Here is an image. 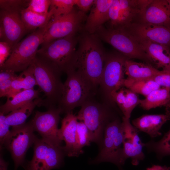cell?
<instances>
[{"label": "cell", "instance_id": "cell-10", "mask_svg": "<svg viewBox=\"0 0 170 170\" xmlns=\"http://www.w3.org/2000/svg\"><path fill=\"white\" fill-rule=\"evenodd\" d=\"M150 0H113L109 11L108 26L122 28L138 22Z\"/></svg>", "mask_w": 170, "mask_h": 170}, {"label": "cell", "instance_id": "cell-23", "mask_svg": "<svg viewBox=\"0 0 170 170\" xmlns=\"http://www.w3.org/2000/svg\"><path fill=\"white\" fill-rule=\"evenodd\" d=\"M124 68L127 78L133 80L152 79L160 71L150 64L128 59L125 61Z\"/></svg>", "mask_w": 170, "mask_h": 170}, {"label": "cell", "instance_id": "cell-24", "mask_svg": "<svg viewBox=\"0 0 170 170\" xmlns=\"http://www.w3.org/2000/svg\"><path fill=\"white\" fill-rule=\"evenodd\" d=\"M139 105L146 110L164 106L166 112H170V88H160L153 91L144 99H140Z\"/></svg>", "mask_w": 170, "mask_h": 170}, {"label": "cell", "instance_id": "cell-21", "mask_svg": "<svg viewBox=\"0 0 170 170\" xmlns=\"http://www.w3.org/2000/svg\"><path fill=\"white\" fill-rule=\"evenodd\" d=\"M78 119L72 111L66 114L61 120V128L59 129V139L65 141V145L63 146L65 154L69 157L74 156Z\"/></svg>", "mask_w": 170, "mask_h": 170}, {"label": "cell", "instance_id": "cell-30", "mask_svg": "<svg viewBox=\"0 0 170 170\" xmlns=\"http://www.w3.org/2000/svg\"><path fill=\"white\" fill-rule=\"evenodd\" d=\"M144 147L150 152H153L158 159L170 156V129L158 141L150 140L145 143Z\"/></svg>", "mask_w": 170, "mask_h": 170}, {"label": "cell", "instance_id": "cell-13", "mask_svg": "<svg viewBox=\"0 0 170 170\" xmlns=\"http://www.w3.org/2000/svg\"><path fill=\"white\" fill-rule=\"evenodd\" d=\"M33 145V156L26 170H51L61 165L65 154L63 146L51 144L37 137Z\"/></svg>", "mask_w": 170, "mask_h": 170}, {"label": "cell", "instance_id": "cell-3", "mask_svg": "<svg viewBox=\"0 0 170 170\" xmlns=\"http://www.w3.org/2000/svg\"><path fill=\"white\" fill-rule=\"evenodd\" d=\"M92 97L81 106L76 116L78 120L83 122L90 133L92 141L100 145L103 138L104 130L110 122L118 117L113 111V106Z\"/></svg>", "mask_w": 170, "mask_h": 170}, {"label": "cell", "instance_id": "cell-22", "mask_svg": "<svg viewBox=\"0 0 170 170\" xmlns=\"http://www.w3.org/2000/svg\"><path fill=\"white\" fill-rule=\"evenodd\" d=\"M138 42L156 68H161L162 70L170 71L169 47L149 41H141Z\"/></svg>", "mask_w": 170, "mask_h": 170}, {"label": "cell", "instance_id": "cell-36", "mask_svg": "<svg viewBox=\"0 0 170 170\" xmlns=\"http://www.w3.org/2000/svg\"><path fill=\"white\" fill-rule=\"evenodd\" d=\"M51 0H29L26 8L34 13L44 14L48 12Z\"/></svg>", "mask_w": 170, "mask_h": 170}, {"label": "cell", "instance_id": "cell-32", "mask_svg": "<svg viewBox=\"0 0 170 170\" xmlns=\"http://www.w3.org/2000/svg\"><path fill=\"white\" fill-rule=\"evenodd\" d=\"M140 99L137 94L126 88L125 101L120 109L125 118L130 119L132 112L134 108L139 104Z\"/></svg>", "mask_w": 170, "mask_h": 170}, {"label": "cell", "instance_id": "cell-29", "mask_svg": "<svg viewBox=\"0 0 170 170\" xmlns=\"http://www.w3.org/2000/svg\"><path fill=\"white\" fill-rule=\"evenodd\" d=\"M125 87L137 94L145 97L161 87L152 79L133 80L125 78L123 87Z\"/></svg>", "mask_w": 170, "mask_h": 170}, {"label": "cell", "instance_id": "cell-42", "mask_svg": "<svg viewBox=\"0 0 170 170\" xmlns=\"http://www.w3.org/2000/svg\"><path fill=\"white\" fill-rule=\"evenodd\" d=\"M8 163L3 159L2 155H0V170H8Z\"/></svg>", "mask_w": 170, "mask_h": 170}, {"label": "cell", "instance_id": "cell-34", "mask_svg": "<svg viewBox=\"0 0 170 170\" xmlns=\"http://www.w3.org/2000/svg\"><path fill=\"white\" fill-rule=\"evenodd\" d=\"M15 72L8 70H0V96L6 97L11 87L12 82L17 76Z\"/></svg>", "mask_w": 170, "mask_h": 170}, {"label": "cell", "instance_id": "cell-20", "mask_svg": "<svg viewBox=\"0 0 170 170\" xmlns=\"http://www.w3.org/2000/svg\"><path fill=\"white\" fill-rule=\"evenodd\" d=\"M170 120V112L165 114H144L132 121V124L138 131L145 133L151 138L161 135L160 131L167 121Z\"/></svg>", "mask_w": 170, "mask_h": 170}, {"label": "cell", "instance_id": "cell-35", "mask_svg": "<svg viewBox=\"0 0 170 170\" xmlns=\"http://www.w3.org/2000/svg\"><path fill=\"white\" fill-rule=\"evenodd\" d=\"M29 0H0V10L9 12L21 13L27 7Z\"/></svg>", "mask_w": 170, "mask_h": 170}, {"label": "cell", "instance_id": "cell-25", "mask_svg": "<svg viewBox=\"0 0 170 170\" xmlns=\"http://www.w3.org/2000/svg\"><path fill=\"white\" fill-rule=\"evenodd\" d=\"M39 90L33 88L21 91L11 99H7L6 102L0 107V112L4 115L22 107L39 98Z\"/></svg>", "mask_w": 170, "mask_h": 170}, {"label": "cell", "instance_id": "cell-5", "mask_svg": "<svg viewBox=\"0 0 170 170\" xmlns=\"http://www.w3.org/2000/svg\"><path fill=\"white\" fill-rule=\"evenodd\" d=\"M49 25L50 22L45 27L36 30L17 43L0 70L15 72L27 69L36 57L39 45L42 43L44 35Z\"/></svg>", "mask_w": 170, "mask_h": 170}, {"label": "cell", "instance_id": "cell-38", "mask_svg": "<svg viewBox=\"0 0 170 170\" xmlns=\"http://www.w3.org/2000/svg\"><path fill=\"white\" fill-rule=\"evenodd\" d=\"M6 116L0 112V142L1 147H2L6 139L10 133V126L6 123Z\"/></svg>", "mask_w": 170, "mask_h": 170}, {"label": "cell", "instance_id": "cell-1", "mask_svg": "<svg viewBox=\"0 0 170 170\" xmlns=\"http://www.w3.org/2000/svg\"><path fill=\"white\" fill-rule=\"evenodd\" d=\"M80 34L70 70L81 74L98 92L107 52L95 34L82 30Z\"/></svg>", "mask_w": 170, "mask_h": 170}, {"label": "cell", "instance_id": "cell-37", "mask_svg": "<svg viewBox=\"0 0 170 170\" xmlns=\"http://www.w3.org/2000/svg\"><path fill=\"white\" fill-rule=\"evenodd\" d=\"M152 79L161 87L170 88V71H160Z\"/></svg>", "mask_w": 170, "mask_h": 170}, {"label": "cell", "instance_id": "cell-6", "mask_svg": "<svg viewBox=\"0 0 170 170\" xmlns=\"http://www.w3.org/2000/svg\"><path fill=\"white\" fill-rule=\"evenodd\" d=\"M67 78L64 83L62 96L58 107L61 113L71 112L75 108L81 106L97 92L90 83L74 69L66 73Z\"/></svg>", "mask_w": 170, "mask_h": 170}, {"label": "cell", "instance_id": "cell-12", "mask_svg": "<svg viewBox=\"0 0 170 170\" xmlns=\"http://www.w3.org/2000/svg\"><path fill=\"white\" fill-rule=\"evenodd\" d=\"M87 17L86 14L74 7L67 14L53 17L44 35L42 43L77 34L82 31Z\"/></svg>", "mask_w": 170, "mask_h": 170}, {"label": "cell", "instance_id": "cell-39", "mask_svg": "<svg viewBox=\"0 0 170 170\" xmlns=\"http://www.w3.org/2000/svg\"><path fill=\"white\" fill-rule=\"evenodd\" d=\"M12 50L11 47L8 43L0 42V67L2 66L9 56Z\"/></svg>", "mask_w": 170, "mask_h": 170}, {"label": "cell", "instance_id": "cell-14", "mask_svg": "<svg viewBox=\"0 0 170 170\" xmlns=\"http://www.w3.org/2000/svg\"><path fill=\"white\" fill-rule=\"evenodd\" d=\"M60 109L53 107L44 112L36 111L30 121L34 131L41 137V139L53 145L61 146L62 142L59 138L58 124L60 119Z\"/></svg>", "mask_w": 170, "mask_h": 170}, {"label": "cell", "instance_id": "cell-27", "mask_svg": "<svg viewBox=\"0 0 170 170\" xmlns=\"http://www.w3.org/2000/svg\"><path fill=\"white\" fill-rule=\"evenodd\" d=\"M54 10L49 8L48 12L41 14L33 12L26 8L20 13L21 17L27 31L43 28L46 26L53 19Z\"/></svg>", "mask_w": 170, "mask_h": 170}, {"label": "cell", "instance_id": "cell-33", "mask_svg": "<svg viewBox=\"0 0 170 170\" xmlns=\"http://www.w3.org/2000/svg\"><path fill=\"white\" fill-rule=\"evenodd\" d=\"M75 5L74 0H51L49 8L54 10L55 17L69 13Z\"/></svg>", "mask_w": 170, "mask_h": 170}, {"label": "cell", "instance_id": "cell-43", "mask_svg": "<svg viewBox=\"0 0 170 170\" xmlns=\"http://www.w3.org/2000/svg\"><path fill=\"white\" fill-rule=\"evenodd\" d=\"M167 6L170 10V0H166Z\"/></svg>", "mask_w": 170, "mask_h": 170}, {"label": "cell", "instance_id": "cell-7", "mask_svg": "<svg viewBox=\"0 0 170 170\" xmlns=\"http://www.w3.org/2000/svg\"><path fill=\"white\" fill-rule=\"evenodd\" d=\"M99 39L111 45L128 59H136L154 66L138 42L122 28L101 27L94 33ZM155 67V66H154Z\"/></svg>", "mask_w": 170, "mask_h": 170}, {"label": "cell", "instance_id": "cell-9", "mask_svg": "<svg viewBox=\"0 0 170 170\" xmlns=\"http://www.w3.org/2000/svg\"><path fill=\"white\" fill-rule=\"evenodd\" d=\"M78 44L76 34L68 36L42 44L37 54L47 59L65 73L71 67Z\"/></svg>", "mask_w": 170, "mask_h": 170}, {"label": "cell", "instance_id": "cell-4", "mask_svg": "<svg viewBox=\"0 0 170 170\" xmlns=\"http://www.w3.org/2000/svg\"><path fill=\"white\" fill-rule=\"evenodd\" d=\"M128 59L118 52L106 53L98 91L101 101L109 105H115L111 100V94L123 87L124 64Z\"/></svg>", "mask_w": 170, "mask_h": 170}, {"label": "cell", "instance_id": "cell-18", "mask_svg": "<svg viewBox=\"0 0 170 170\" xmlns=\"http://www.w3.org/2000/svg\"><path fill=\"white\" fill-rule=\"evenodd\" d=\"M138 22L170 27V10L166 0H150Z\"/></svg>", "mask_w": 170, "mask_h": 170}, {"label": "cell", "instance_id": "cell-31", "mask_svg": "<svg viewBox=\"0 0 170 170\" xmlns=\"http://www.w3.org/2000/svg\"><path fill=\"white\" fill-rule=\"evenodd\" d=\"M91 142L92 138L87 127L83 122L78 121L74 156H78L82 154V148L85 146L90 145Z\"/></svg>", "mask_w": 170, "mask_h": 170}, {"label": "cell", "instance_id": "cell-15", "mask_svg": "<svg viewBox=\"0 0 170 170\" xmlns=\"http://www.w3.org/2000/svg\"><path fill=\"white\" fill-rule=\"evenodd\" d=\"M122 28L138 42L149 41L170 48V27L137 22Z\"/></svg>", "mask_w": 170, "mask_h": 170}, {"label": "cell", "instance_id": "cell-41", "mask_svg": "<svg viewBox=\"0 0 170 170\" xmlns=\"http://www.w3.org/2000/svg\"><path fill=\"white\" fill-rule=\"evenodd\" d=\"M146 170H170V167L153 165L151 167L147 168Z\"/></svg>", "mask_w": 170, "mask_h": 170}, {"label": "cell", "instance_id": "cell-17", "mask_svg": "<svg viewBox=\"0 0 170 170\" xmlns=\"http://www.w3.org/2000/svg\"><path fill=\"white\" fill-rule=\"evenodd\" d=\"M27 31L20 13L0 10V42L8 43L12 49Z\"/></svg>", "mask_w": 170, "mask_h": 170}, {"label": "cell", "instance_id": "cell-2", "mask_svg": "<svg viewBox=\"0 0 170 170\" xmlns=\"http://www.w3.org/2000/svg\"><path fill=\"white\" fill-rule=\"evenodd\" d=\"M31 65L39 90L44 95L38 106L48 109L58 107L64 86L61 79L62 72L53 63L37 54Z\"/></svg>", "mask_w": 170, "mask_h": 170}, {"label": "cell", "instance_id": "cell-40", "mask_svg": "<svg viewBox=\"0 0 170 170\" xmlns=\"http://www.w3.org/2000/svg\"><path fill=\"white\" fill-rule=\"evenodd\" d=\"M94 2V0H74L75 5L85 14L91 8Z\"/></svg>", "mask_w": 170, "mask_h": 170}, {"label": "cell", "instance_id": "cell-16", "mask_svg": "<svg viewBox=\"0 0 170 170\" xmlns=\"http://www.w3.org/2000/svg\"><path fill=\"white\" fill-rule=\"evenodd\" d=\"M122 120L124 139L120 164L122 166L128 159L130 158L132 164L137 166L145 158L143 152L145 143L141 141L139 135L138 131L131 123L130 119L123 116Z\"/></svg>", "mask_w": 170, "mask_h": 170}, {"label": "cell", "instance_id": "cell-11", "mask_svg": "<svg viewBox=\"0 0 170 170\" xmlns=\"http://www.w3.org/2000/svg\"><path fill=\"white\" fill-rule=\"evenodd\" d=\"M30 121L21 126L12 127L3 146L10 153L14 170L22 165L28 149L33 144L37 137Z\"/></svg>", "mask_w": 170, "mask_h": 170}, {"label": "cell", "instance_id": "cell-8", "mask_svg": "<svg viewBox=\"0 0 170 170\" xmlns=\"http://www.w3.org/2000/svg\"><path fill=\"white\" fill-rule=\"evenodd\" d=\"M124 133L122 120L117 117L110 122L105 128L103 138L99 145V152L92 163L109 162L117 166L120 170Z\"/></svg>", "mask_w": 170, "mask_h": 170}, {"label": "cell", "instance_id": "cell-28", "mask_svg": "<svg viewBox=\"0 0 170 170\" xmlns=\"http://www.w3.org/2000/svg\"><path fill=\"white\" fill-rule=\"evenodd\" d=\"M42 99L41 98L39 97L11 112L6 116L5 122L12 127L19 126L25 124L27 119L31 114L35 107L38 106Z\"/></svg>", "mask_w": 170, "mask_h": 170}, {"label": "cell", "instance_id": "cell-19", "mask_svg": "<svg viewBox=\"0 0 170 170\" xmlns=\"http://www.w3.org/2000/svg\"><path fill=\"white\" fill-rule=\"evenodd\" d=\"M113 1L95 0L82 30L90 34H94L104 23L108 21L109 9Z\"/></svg>", "mask_w": 170, "mask_h": 170}, {"label": "cell", "instance_id": "cell-26", "mask_svg": "<svg viewBox=\"0 0 170 170\" xmlns=\"http://www.w3.org/2000/svg\"><path fill=\"white\" fill-rule=\"evenodd\" d=\"M37 84L34 75L33 68L31 64L14 80L6 97L7 99L11 98L21 91L33 88Z\"/></svg>", "mask_w": 170, "mask_h": 170}]
</instances>
